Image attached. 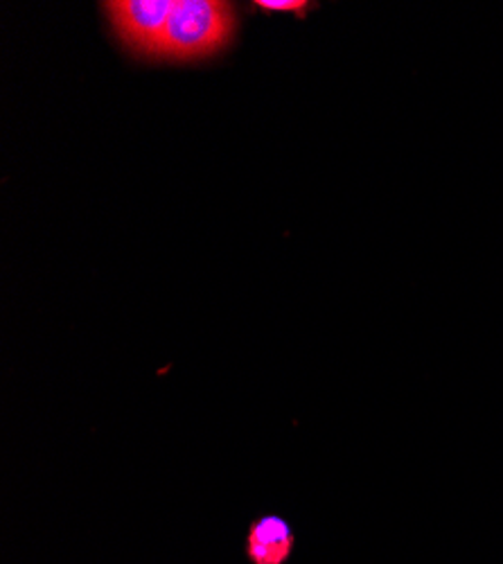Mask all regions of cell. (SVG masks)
<instances>
[{
  "instance_id": "6da1fadb",
  "label": "cell",
  "mask_w": 503,
  "mask_h": 564,
  "mask_svg": "<svg viewBox=\"0 0 503 564\" xmlns=\"http://www.w3.org/2000/svg\"><path fill=\"white\" fill-rule=\"evenodd\" d=\"M236 30V10L221 0H176L156 57L197 59L212 55Z\"/></svg>"
},
{
  "instance_id": "7a4b0ae2",
  "label": "cell",
  "mask_w": 503,
  "mask_h": 564,
  "mask_svg": "<svg viewBox=\"0 0 503 564\" xmlns=\"http://www.w3.org/2000/svg\"><path fill=\"white\" fill-rule=\"evenodd\" d=\"M105 8L122 43L135 53L154 55L174 3L172 0H118Z\"/></svg>"
},
{
  "instance_id": "3957f363",
  "label": "cell",
  "mask_w": 503,
  "mask_h": 564,
  "mask_svg": "<svg viewBox=\"0 0 503 564\" xmlns=\"http://www.w3.org/2000/svg\"><path fill=\"white\" fill-rule=\"evenodd\" d=\"M294 531L278 514L255 520L247 535V557L251 564H285L294 551Z\"/></svg>"
},
{
  "instance_id": "277c9868",
  "label": "cell",
  "mask_w": 503,
  "mask_h": 564,
  "mask_svg": "<svg viewBox=\"0 0 503 564\" xmlns=\"http://www.w3.org/2000/svg\"><path fill=\"white\" fill-rule=\"evenodd\" d=\"M255 8L264 12H296L303 17L309 6L303 3V0H255Z\"/></svg>"
}]
</instances>
